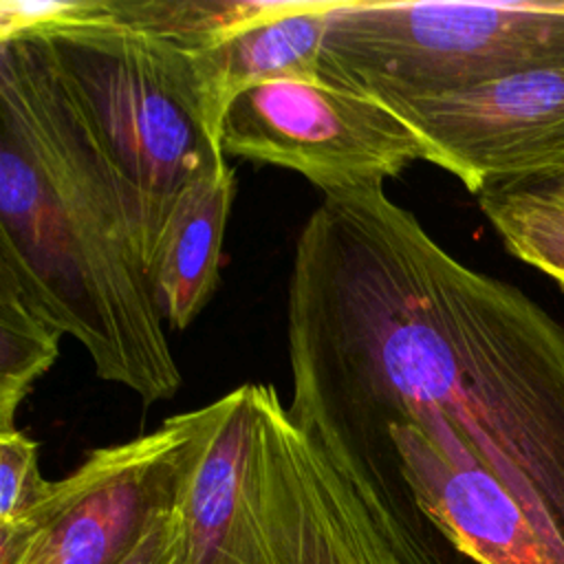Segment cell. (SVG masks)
I'll use <instances>...</instances> for the list:
<instances>
[{
	"label": "cell",
	"mask_w": 564,
	"mask_h": 564,
	"mask_svg": "<svg viewBox=\"0 0 564 564\" xmlns=\"http://www.w3.org/2000/svg\"><path fill=\"white\" fill-rule=\"evenodd\" d=\"M289 416L344 445L454 434L564 553V328L383 185L324 194L286 289Z\"/></svg>",
	"instance_id": "obj_1"
},
{
	"label": "cell",
	"mask_w": 564,
	"mask_h": 564,
	"mask_svg": "<svg viewBox=\"0 0 564 564\" xmlns=\"http://www.w3.org/2000/svg\"><path fill=\"white\" fill-rule=\"evenodd\" d=\"M0 273L143 405L181 370L123 200L35 37L0 42Z\"/></svg>",
	"instance_id": "obj_2"
},
{
	"label": "cell",
	"mask_w": 564,
	"mask_h": 564,
	"mask_svg": "<svg viewBox=\"0 0 564 564\" xmlns=\"http://www.w3.org/2000/svg\"><path fill=\"white\" fill-rule=\"evenodd\" d=\"M218 564H476L421 509L392 452L346 447L297 425L256 388L253 441Z\"/></svg>",
	"instance_id": "obj_3"
},
{
	"label": "cell",
	"mask_w": 564,
	"mask_h": 564,
	"mask_svg": "<svg viewBox=\"0 0 564 564\" xmlns=\"http://www.w3.org/2000/svg\"><path fill=\"white\" fill-rule=\"evenodd\" d=\"M26 35L42 44L101 154L150 273L181 192L227 161L203 112L192 53L117 22L106 0L84 20Z\"/></svg>",
	"instance_id": "obj_4"
},
{
	"label": "cell",
	"mask_w": 564,
	"mask_h": 564,
	"mask_svg": "<svg viewBox=\"0 0 564 564\" xmlns=\"http://www.w3.org/2000/svg\"><path fill=\"white\" fill-rule=\"evenodd\" d=\"M555 59H564V0H335L322 75L377 101H405Z\"/></svg>",
	"instance_id": "obj_5"
},
{
	"label": "cell",
	"mask_w": 564,
	"mask_h": 564,
	"mask_svg": "<svg viewBox=\"0 0 564 564\" xmlns=\"http://www.w3.org/2000/svg\"><path fill=\"white\" fill-rule=\"evenodd\" d=\"M212 405L163 419L130 441L93 449L11 531L0 564H121L181 496Z\"/></svg>",
	"instance_id": "obj_6"
},
{
	"label": "cell",
	"mask_w": 564,
	"mask_h": 564,
	"mask_svg": "<svg viewBox=\"0 0 564 564\" xmlns=\"http://www.w3.org/2000/svg\"><path fill=\"white\" fill-rule=\"evenodd\" d=\"M223 154L302 174L322 194L383 185L421 148L370 95L326 77L275 79L240 93L220 123Z\"/></svg>",
	"instance_id": "obj_7"
},
{
	"label": "cell",
	"mask_w": 564,
	"mask_h": 564,
	"mask_svg": "<svg viewBox=\"0 0 564 564\" xmlns=\"http://www.w3.org/2000/svg\"><path fill=\"white\" fill-rule=\"evenodd\" d=\"M381 104L414 132L421 161L474 196L564 165V59L460 93Z\"/></svg>",
	"instance_id": "obj_8"
},
{
	"label": "cell",
	"mask_w": 564,
	"mask_h": 564,
	"mask_svg": "<svg viewBox=\"0 0 564 564\" xmlns=\"http://www.w3.org/2000/svg\"><path fill=\"white\" fill-rule=\"evenodd\" d=\"M348 447L390 449L421 509L476 564H564V553L469 452L445 454L408 423L388 427L375 443Z\"/></svg>",
	"instance_id": "obj_9"
},
{
	"label": "cell",
	"mask_w": 564,
	"mask_h": 564,
	"mask_svg": "<svg viewBox=\"0 0 564 564\" xmlns=\"http://www.w3.org/2000/svg\"><path fill=\"white\" fill-rule=\"evenodd\" d=\"M335 0H275V7L192 53L203 112L216 141L227 106L245 90L275 79L322 75V48Z\"/></svg>",
	"instance_id": "obj_10"
},
{
	"label": "cell",
	"mask_w": 564,
	"mask_h": 564,
	"mask_svg": "<svg viewBox=\"0 0 564 564\" xmlns=\"http://www.w3.org/2000/svg\"><path fill=\"white\" fill-rule=\"evenodd\" d=\"M236 178L229 161L192 181L161 229L150 282L170 328H187L216 291Z\"/></svg>",
	"instance_id": "obj_11"
},
{
	"label": "cell",
	"mask_w": 564,
	"mask_h": 564,
	"mask_svg": "<svg viewBox=\"0 0 564 564\" xmlns=\"http://www.w3.org/2000/svg\"><path fill=\"white\" fill-rule=\"evenodd\" d=\"M505 249L564 284V203L527 181L498 183L476 194Z\"/></svg>",
	"instance_id": "obj_12"
},
{
	"label": "cell",
	"mask_w": 564,
	"mask_h": 564,
	"mask_svg": "<svg viewBox=\"0 0 564 564\" xmlns=\"http://www.w3.org/2000/svg\"><path fill=\"white\" fill-rule=\"evenodd\" d=\"M62 337L64 330L0 273V432L18 427V408L53 368Z\"/></svg>",
	"instance_id": "obj_13"
},
{
	"label": "cell",
	"mask_w": 564,
	"mask_h": 564,
	"mask_svg": "<svg viewBox=\"0 0 564 564\" xmlns=\"http://www.w3.org/2000/svg\"><path fill=\"white\" fill-rule=\"evenodd\" d=\"M121 24L163 37L189 53L220 42L242 24L269 13L275 0H106Z\"/></svg>",
	"instance_id": "obj_14"
},
{
	"label": "cell",
	"mask_w": 564,
	"mask_h": 564,
	"mask_svg": "<svg viewBox=\"0 0 564 564\" xmlns=\"http://www.w3.org/2000/svg\"><path fill=\"white\" fill-rule=\"evenodd\" d=\"M40 447L20 427L0 432V533L15 529L51 491Z\"/></svg>",
	"instance_id": "obj_15"
},
{
	"label": "cell",
	"mask_w": 564,
	"mask_h": 564,
	"mask_svg": "<svg viewBox=\"0 0 564 564\" xmlns=\"http://www.w3.org/2000/svg\"><path fill=\"white\" fill-rule=\"evenodd\" d=\"M99 0H0V42L97 13Z\"/></svg>",
	"instance_id": "obj_16"
},
{
	"label": "cell",
	"mask_w": 564,
	"mask_h": 564,
	"mask_svg": "<svg viewBox=\"0 0 564 564\" xmlns=\"http://www.w3.org/2000/svg\"><path fill=\"white\" fill-rule=\"evenodd\" d=\"M121 564H192L178 502L152 522Z\"/></svg>",
	"instance_id": "obj_17"
},
{
	"label": "cell",
	"mask_w": 564,
	"mask_h": 564,
	"mask_svg": "<svg viewBox=\"0 0 564 564\" xmlns=\"http://www.w3.org/2000/svg\"><path fill=\"white\" fill-rule=\"evenodd\" d=\"M518 181H527L529 185H533L535 189L557 198L564 203V176L557 174H535V176H527V178H518Z\"/></svg>",
	"instance_id": "obj_18"
},
{
	"label": "cell",
	"mask_w": 564,
	"mask_h": 564,
	"mask_svg": "<svg viewBox=\"0 0 564 564\" xmlns=\"http://www.w3.org/2000/svg\"><path fill=\"white\" fill-rule=\"evenodd\" d=\"M544 174H557V176H564V165H562V167H557V170H553V172H544Z\"/></svg>",
	"instance_id": "obj_19"
},
{
	"label": "cell",
	"mask_w": 564,
	"mask_h": 564,
	"mask_svg": "<svg viewBox=\"0 0 564 564\" xmlns=\"http://www.w3.org/2000/svg\"><path fill=\"white\" fill-rule=\"evenodd\" d=\"M557 289L562 291V295H564V284H557Z\"/></svg>",
	"instance_id": "obj_20"
}]
</instances>
